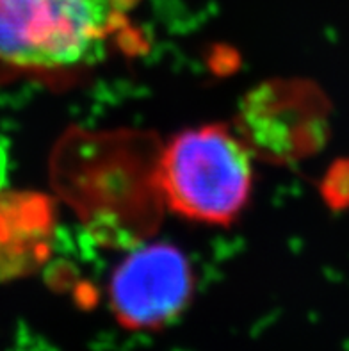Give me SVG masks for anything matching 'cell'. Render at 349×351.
I'll return each instance as SVG.
<instances>
[{"label": "cell", "instance_id": "6da1fadb", "mask_svg": "<svg viewBox=\"0 0 349 351\" xmlns=\"http://www.w3.org/2000/svg\"><path fill=\"white\" fill-rule=\"evenodd\" d=\"M137 0H0V62L18 70L91 66L128 29Z\"/></svg>", "mask_w": 349, "mask_h": 351}, {"label": "cell", "instance_id": "7a4b0ae2", "mask_svg": "<svg viewBox=\"0 0 349 351\" xmlns=\"http://www.w3.org/2000/svg\"><path fill=\"white\" fill-rule=\"evenodd\" d=\"M159 175L175 213L210 225L234 221L252 195V156L225 125L175 136L164 148Z\"/></svg>", "mask_w": 349, "mask_h": 351}, {"label": "cell", "instance_id": "3957f363", "mask_svg": "<svg viewBox=\"0 0 349 351\" xmlns=\"http://www.w3.org/2000/svg\"><path fill=\"white\" fill-rule=\"evenodd\" d=\"M193 291L195 275L186 255L168 243H154L119 263L109 282V305L123 328L154 332L186 311Z\"/></svg>", "mask_w": 349, "mask_h": 351}, {"label": "cell", "instance_id": "277c9868", "mask_svg": "<svg viewBox=\"0 0 349 351\" xmlns=\"http://www.w3.org/2000/svg\"><path fill=\"white\" fill-rule=\"evenodd\" d=\"M328 200L335 207L349 205V159L337 162L326 184Z\"/></svg>", "mask_w": 349, "mask_h": 351}, {"label": "cell", "instance_id": "5b68a950", "mask_svg": "<svg viewBox=\"0 0 349 351\" xmlns=\"http://www.w3.org/2000/svg\"><path fill=\"white\" fill-rule=\"evenodd\" d=\"M5 180V154H4V147L0 145V187L4 186Z\"/></svg>", "mask_w": 349, "mask_h": 351}]
</instances>
